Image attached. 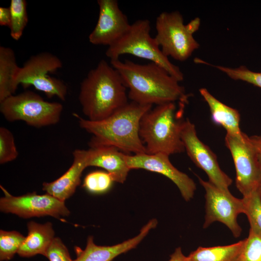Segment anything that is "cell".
<instances>
[{"mask_svg":"<svg viewBox=\"0 0 261 261\" xmlns=\"http://www.w3.org/2000/svg\"><path fill=\"white\" fill-rule=\"evenodd\" d=\"M150 30L149 20H136L119 39L108 47L106 56L110 60L119 59L124 54L144 58L159 65L179 82L182 81V72L163 53L154 37L151 36Z\"/></svg>","mask_w":261,"mask_h":261,"instance_id":"5b68a950","label":"cell"},{"mask_svg":"<svg viewBox=\"0 0 261 261\" xmlns=\"http://www.w3.org/2000/svg\"><path fill=\"white\" fill-rule=\"evenodd\" d=\"M25 237L17 231H0V260L13 258L24 242Z\"/></svg>","mask_w":261,"mask_h":261,"instance_id":"cb8c5ba5","label":"cell"},{"mask_svg":"<svg viewBox=\"0 0 261 261\" xmlns=\"http://www.w3.org/2000/svg\"><path fill=\"white\" fill-rule=\"evenodd\" d=\"M45 257L49 261H72L66 246L59 237H55L49 246Z\"/></svg>","mask_w":261,"mask_h":261,"instance_id":"f1b7e54d","label":"cell"},{"mask_svg":"<svg viewBox=\"0 0 261 261\" xmlns=\"http://www.w3.org/2000/svg\"><path fill=\"white\" fill-rule=\"evenodd\" d=\"M18 152L13 133L7 128H0V163L12 161L17 158Z\"/></svg>","mask_w":261,"mask_h":261,"instance_id":"83f0119b","label":"cell"},{"mask_svg":"<svg viewBox=\"0 0 261 261\" xmlns=\"http://www.w3.org/2000/svg\"><path fill=\"white\" fill-rule=\"evenodd\" d=\"M200 25L198 17L185 25L183 16L178 11L162 12L156 18L154 38L166 56L185 61L199 47L193 34Z\"/></svg>","mask_w":261,"mask_h":261,"instance_id":"8992f818","label":"cell"},{"mask_svg":"<svg viewBox=\"0 0 261 261\" xmlns=\"http://www.w3.org/2000/svg\"><path fill=\"white\" fill-rule=\"evenodd\" d=\"M181 137L187 155L206 174L208 181L222 190L230 191L232 180L221 169L217 156L199 138L194 124L188 118L183 121Z\"/></svg>","mask_w":261,"mask_h":261,"instance_id":"7c38bea8","label":"cell"},{"mask_svg":"<svg viewBox=\"0 0 261 261\" xmlns=\"http://www.w3.org/2000/svg\"><path fill=\"white\" fill-rule=\"evenodd\" d=\"M213 66L225 73L232 79L243 81L261 88V72L251 71L243 65L236 68L218 65Z\"/></svg>","mask_w":261,"mask_h":261,"instance_id":"484cf974","label":"cell"},{"mask_svg":"<svg viewBox=\"0 0 261 261\" xmlns=\"http://www.w3.org/2000/svg\"><path fill=\"white\" fill-rule=\"evenodd\" d=\"M62 110L60 103L46 101L30 90L12 95L0 102V111L7 120L23 121L36 128L57 124Z\"/></svg>","mask_w":261,"mask_h":261,"instance_id":"52a82bcc","label":"cell"},{"mask_svg":"<svg viewBox=\"0 0 261 261\" xmlns=\"http://www.w3.org/2000/svg\"><path fill=\"white\" fill-rule=\"evenodd\" d=\"M14 51L10 47L0 46V102L14 95L18 85L17 76L20 69Z\"/></svg>","mask_w":261,"mask_h":261,"instance_id":"ffe728a7","label":"cell"},{"mask_svg":"<svg viewBox=\"0 0 261 261\" xmlns=\"http://www.w3.org/2000/svg\"><path fill=\"white\" fill-rule=\"evenodd\" d=\"M11 12L10 35L18 41L22 36L28 22L27 2L25 0H11L9 6Z\"/></svg>","mask_w":261,"mask_h":261,"instance_id":"7402d4cb","label":"cell"},{"mask_svg":"<svg viewBox=\"0 0 261 261\" xmlns=\"http://www.w3.org/2000/svg\"><path fill=\"white\" fill-rule=\"evenodd\" d=\"M97 3L99 8L98 19L88 40L93 44L108 47L119 39L131 24L116 0H98Z\"/></svg>","mask_w":261,"mask_h":261,"instance_id":"5bb4252c","label":"cell"},{"mask_svg":"<svg viewBox=\"0 0 261 261\" xmlns=\"http://www.w3.org/2000/svg\"><path fill=\"white\" fill-rule=\"evenodd\" d=\"M11 23V12L9 7H0V25L9 27Z\"/></svg>","mask_w":261,"mask_h":261,"instance_id":"4dcf8cb0","label":"cell"},{"mask_svg":"<svg viewBox=\"0 0 261 261\" xmlns=\"http://www.w3.org/2000/svg\"><path fill=\"white\" fill-rule=\"evenodd\" d=\"M114 182L111 176L107 172L94 171L85 177L84 187L93 193H102L108 190Z\"/></svg>","mask_w":261,"mask_h":261,"instance_id":"4316f807","label":"cell"},{"mask_svg":"<svg viewBox=\"0 0 261 261\" xmlns=\"http://www.w3.org/2000/svg\"><path fill=\"white\" fill-rule=\"evenodd\" d=\"M28 234L17 254L22 257H31L38 254L45 256L46 251L55 237L52 224H40L30 221L27 224Z\"/></svg>","mask_w":261,"mask_h":261,"instance_id":"d6986e66","label":"cell"},{"mask_svg":"<svg viewBox=\"0 0 261 261\" xmlns=\"http://www.w3.org/2000/svg\"><path fill=\"white\" fill-rule=\"evenodd\" d=\"M244 212L250 228L261 232V187L242 198Z\"/></svg>","mask_w":261,"mask_h":261,"instance_id":"603a6c76","label":"cell"},{"mask_svg":"<svg viewBox=\"0 0 261 261\" xmlns=\"http://www.w3.org/2000/svg\"><path fill=\"white\" fill-rule=\"evenodd\" d=\"M169 261H187V256L183 254L181 248L178 247L175 249L174 252L170 256Z\"/></svg>","mask_w":261,"mask_h":261,"instance_id":"1f68e13d","label":"cell"},{"mask_svg":"<svg viewBox=\"0 0 261 261\" xmlns=\"http://www.w3.org/2000/svg\"><path fill=\"white\" fill-rule=\"evenodd\" d=\"M225 143L234 164L236 187L246 196L261 187V166L255 150L244 132L240 137L226 133Z\"/></svg>","mask_w":261,"mask_h":261,"instance_id":"9c48e42d","label":"cell"},{"mask_svg":"<svg viewBox=\"0 0 261 261\" xmlns=\"http://www.w3.org/2000/svg\"><path fill=\"white\" fill-rule=\"evenodd\" d=\"M205 194V215L203 228L218 221L225 225L235 237L240 236L242 229L237 222L238 216L244 212L242 198L235 197L230 192L219 189L209 181L198 177Z\"/></svg>","mask_w":261,"mask_h":261,"instance_id":"8fae6325","label":"cell"},{"mask_svg":"<svg viewBox=\"0 0 261 261\" xmlns=\"http://www.w3.org/2000/svg\"><path fill=\"white\" fill-rule=\"evenodd\" d=\"M125 159L130 170L142 169L161 174L174 183L186 201L193 198L196 189L194 181L172 164L169 155L163 153L126 154Z\"/></svg>","mask_w":261,"mask_h":261,"instance_id":"4fadbf2b","label":"cell"},{"mask_svg":"<svg viewBox=\"0 0 261 261\" xmlns=\"http://www.w3.org/2000/svg\"><path fill=\"white\" fill-rule=\"evenodd\" d=\"M239 261H261V232L250 228L244 239Z\"/></svg>","mask_w":261,"mask_h":261,"instance_id":"d4e9b609","label":"cell"},{"mask_svg":"<svg viewBox=\"0 0 261 261\" xmlns=\"http://www.w3.org/2000/svg\"><path fill=\"white\" fill-rule=\"evenodd\" d=\"M125 154L112 146H99L87 150V165L105 170L114 182L123 183L130 169L128 167Z\"/></svg>","mask_w":261,"mask_h":261,"instance_id":"e0dca14e","label":"cell"},{"mask_svg":"<svg viewBox=\"0 0 261 261\" xmlns=\"http://www.w3.org/2000/svg\"><path fill=\"white\" fill-rule=\"evenodd\" d=\"M199 92L209 106L213 123L224 128L227 134L242 137L239 111L219 101L205 88H200Z\"/></svg>","mask_w":261,"mask_h":261,"instance_id":"ac0fdd59","label":"cell"},{"mask_svg":"<svg viewBox=\"0 0 261 261\" xmlns=\"http://www.w3.org/2000/svg\"><path fill=\"white\" fill-rule=\"evenodd\" d=\"M127 89L117 70L101 60L81 83L78 99L83 113L91 121L106 118L129 102Z\"/></svg>","mask_w":261,"mask_h":261,"instance_id":"3957f363","label":"cell"},{"mask_svg":"<svg viewBox=\"0 0 261 261\" xmlns=\"http://www.w3.org/2000/svg\"><path fill=\"white\" fill-rule=\"evenodd\" d=\"M129 89L128 98L142 105H160L178 102L188 103L184 87L163 68L154 62L139 64L128 59L110 60Z\"/></svg>","mask_w":261,"mask_h":261,"instance_id":"6da1fadb","label":"cell"},{"mask_svg":"<svg viewBox=\"0 0 261 261\" xmlns=\"http://www.w3.org/2000/svg\"><path fill=\"white\" fill-rule=\"evenodd\" d=\"M62 67L61 60L56 55L49 52L40 53L31 56L20 68L16 83L24 87L32 86L48 98L57 96L64 101L67 94L66 85L60 79L48 75Z\"/></svg>","mask_w":261,"mask_h":261,"instance_id":"ba28073f","label":"cell"},{"mask_svg":"<svg viewBox=\"0 0 261 261\" xmlns=\"http://www.w3.org/2000/svg\"><path fill=\"white\" fill-rule=\"evenodd\" d=\"M72 154L73 161L69 169L56 180L43 184V190L46 193L64 202L74 193L82 173L87 167V150L75 149Z\"/></svg>","mask_w":261,"mask_h":261,"instance_id":"2e32d148","label":"cell"},{"mask_svg":"<svg viewBox=\"0 0 261 261\" xmlns=\"http://www.w3.org/2000/svg\"><path fill=\"white\" fill-rule=\"evenodd\" d=\"M248 138L261 166V135L248 136Z\"/></svg>","mask_w":261,"mask_h":261,"instance_id":"f546056e","label":"cell"},{"mask_svg":"<svg viewBox=\"0 0 261 261\" xmlns=\"http://www.w3.org/2000/svg\"><path fill=\"white\" fill-rule=\"evenodd\" d=\"M0 187L4 195L0 199V210L3 213L25 218L47 216L60 218L70 214L64 201L47 193L39 195L33 192L15 196L1 185Z\"/></svg>","mask_w":261,"mask_h":261,"instance_id":"30bf717a","label":"cell"},{"mask_svg":"<svg viewBox=\"0 0 261 261\" xmlns=\"http://www.w3.org/2000/svg\"><path fill=\"white\" fill-rule=\"evenodd\" d=\"M184 106L180 104L177 109L175 102L158 105L143 116L139 135L146 153L170 156L185 151L181 137Z\"/></svg>","mask_w":261,"mask_h":261,"instance_id":"277c9868","label":"cell"},{"mask_svg":"<svg viewBox=\"0 0 261 261\" xmlns=\"http://www.w3.org/2000/svg\"><path fill=\"white\" fill-rule=\"evenodd\" d=\"M157 224V219H151L142 227L137 236L112 246H97L94 243L93 237L89 236L85 249L78 248L77 257L72 261H111L120 254L135 248Z\"/></svg>","mask_w":261,"mask_h":261,"instance_id":"9a60e30c","label":"cell"},{"mask_svg":"<svg viewBox=\"0 0 261 261\" xmlns=\"http://www.w3.org/2000/svg\"><path fill=\"white\" fill-rule=\"evenodd\" d=\"M244 239L236 243L212 247H199L187 256V261H239Z\"/></svg>","mask_w":261,"mask_h":261,"instance_id":"44dd1931","label":"cell"},{"mask_svg":"<svg viewBox=\"0 0 261 261\" xmlns=\"http://www.w3.org/2000/svg\"><path fill=\"white\" fill-rule=\"evenodd\" d=\"M152 107L129 102L106 118L98 121L84 119L77 114L79 126L91 134L90 147L112 146L129 154L146 153L139 135L140 122L143 116Z\"/></svg>","mask_w":261,"mask_h":261,"instance_id":"7a4b0ae2","label":"cell"}]
</instances>
